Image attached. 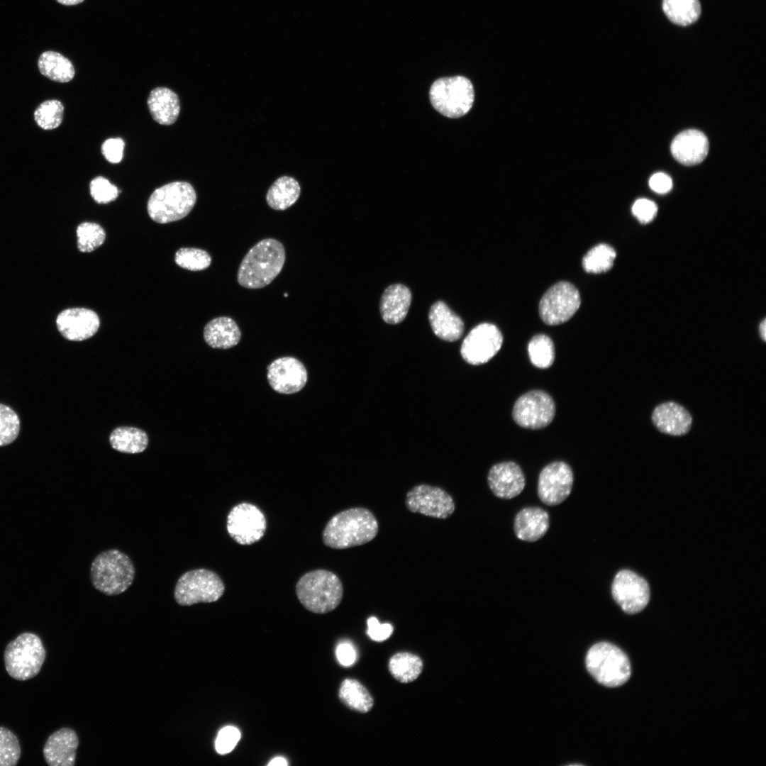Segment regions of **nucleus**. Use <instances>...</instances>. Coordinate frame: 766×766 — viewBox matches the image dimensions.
I'll return each mask as SVG.
<instances>
[{"instance_id": "1", "label": "nucleus", "mask_w": 766, "mask_h": 766, "mask_svg": "<svg viewBox=\"0 0 766 766\" xmlns=\"http://www.w3.org/2000/svg\"><path fill=\"white\" fill-rule=\"evenodd\" d=\"M379 526L367 509L355 507L333 516L323 531L324 544L333 549H345L369 543L377 535Z\"/></svg>"}, {"instance_id": "2", "label": "nucleus", "mask_w": 766, "mask_h": 766, "mask_svg": "<svg viewBox=\"0 0 766 766\" xmlns=\"http://www.w3.org/2000/svg\"><path fill=\"white\" fill-rule=\"evenodd\" d=\"M285 250L281 242L265 238L252 246L243 259L237 274L238 284L247 289H260L270 284L282 271Z\"/></svg>"}, {"instance_id": "3", "label": "nucleus", "mask_w": 766, "mask_h": 766, "mask_svg": "<svg viewBox=\"0 0 766 766\" xmlns=\"http://www.w3.org/2000/svg\"><path fill=\"white\" fill-rule=\"evenodd\" d=\"M300 603L309 611L326 614L340 603L343 587L339 577L326 570H315L304 574L296 584Z\"/></svg>"}, {"instance_id": "4", "label": "nucleus", "mask_w": 766, "mask_h": 766, "mask_svg": "<svg viewBox=\"0 0 766 766\" xmlns=\"http://www.w3.org/2000/svg\"><path fill=\"white\" fill-rule=\"evenodd\" d=\"M135 570L131 558L117 549L97 555L90 567L92 585L108 596L120 594L132 584Z\"/></svg>"}, {"instance_id": "5", "label": "nucleus", "mask_w": 766, "mask_h": 766, "mask_svg": "<svg viewBox=\"0 0 766 766\" xmlns=\"http://www.w3.org/2000/svg\"><path fill=\"white\" fill-rule=\"evenodd\" d=\"M196 201L192 185L187 182H173L156 189L148 201V212L152 220L167 223L184 218Z\"/></svg>"}, {"instance_id": "6", "label": "nucleus", "mask_w": 766, "mask_h": 766, "mask_svg": "<svg viewBox=\"0 0 766 766\" xmlns=\"http://www.w3.org/2000/svg\"><path fill=\"white\" fill-rule=\"evenodd\" d=\"M45 657L46 650L40 637L25 632L6 645L4 654L5 668L11 677L25 681L40 672Z\"/></svg>"}, {"instance_id": "7", "label": "nucleus", "mask_w": 766, "mask_h": 766, "mask_svg": "<svg viewBox=\"0 0 766 766\" xmlns=\"http://www.w3.org/2000/svg\"><path fill=\"white\" fill-rule=\"evenodd\" d=\"M585 663L589 674L606 687H619L631 676L627 655L610 643L600 642L592 646L587 653Z\"/></svg>"}, {"instance_id": "8", "label": "nucleus", "mask_w": 766, "mask_h": 766, "mask_svg": "<svg viewBox=\"0 0 766 766\" xmlns=\"http://www.w3.org/2000/svg\"><path fill=\"white\" fill-rule=\"evenodd\" d=\"M430 99L433 106L449 118H459L472 108L474 91L471 82L462 76L443 77L431 85Z\"/></svg>"}, {"instance_id": "9", "label": "nucleus", "mask_w": 766, "mask_h": 766, "mask_svg": "<svg viewBox=\"0 0 766 766\" xmlns=\"http://www.w3.org/2000/svg\"><path fill=\"white\" fill-rule=\"evenodd\" d=\"M225 591L221 577L207 569H195L186 572L177 580L174 597L181 606L198 603H211L218 600Z\"/></svg>"}, {"instance_id": "10", "label": "nucleus", "mask_w": 766, "mask_h": 766, "mask_svg": "<svg viewBox=\"0 0 766 766\" xmlns=\"http://www.w3.org/2000/svg\"><path fill=\"white\" fill-rule=\"evenodd\" d=\"M580 304L577 289L570 282H560L552 286L542 297L539 313L545 323L555 326L568 321Z\"/></svg>"}, {"instance_id": "11", "label": "nucleus", "mask_w": 766, "mask_h": 766, "mask_svg": "<svg viewBox=\"0 0 766 766\" xmlns=\"http://www.w3.org/2000/svg\"><path fill=\"white\" fill-rule=\"evenodd\" d=\"M555 415L553 399L542 390H532L516 401L512 411L514 421L521 427L540 429L548 426Z\"/></svg>"}, {"instance_id": "12", "label": "nucleus", "mask_w": 766, "mask_h": 766, "mask_svg": "<svg viewBox=\"0 0 766 766\" xmlns=\"http://www.w3.org/2000/svg\"><path fill=\"white\" fill-rule=\"evenodd\" d=\"M227 531L240 545H251L260 540L267 528V521L262 511L255 505L240 503L235 505L227 516Z\"/></svg>"}, {"instance_id": "13", "label": "nucleus", "mask_w": 766, "mask_h": 766, "mask_svg": "<svg viewBox=\"0 0 766 766\" xmlns=\"http://www.w3.org/2000/svg\"><path fill=\"white\" fill-rule=\"evenodd\" d=\"M502 343L503 335L495 325L480 323L473 328L462 341L460 354L470 365H482L496 355Z\"/></svg>"}, {"instance_id": "14", "label": "nucleus", "mask_w": 766, "mask_h": 766, "mask_svg": "<svg viewBox=\"0 0 766 766\" xmlns=\"http://www.w3.org/2000/svg\"><path fill=\"white\" fill-rule=\"evenodd\" d=\"M405 504L411 512L440 519L450 517L455 509L453 499L447 492L428 484H419L409 491Z\"/></svg>"}, {"instance_id": "15", "label": "nucleus", "mask_w": 766, "mask_h": 766, "mask_svg": "<svg viewBox=\"0 0 766 766\" xmlns=\"http://www.w3.org/2000/svg\"><path fill=\"white\" fill-rule=\"evenodd\" d=\"M611 594L622 610L630 614L641 611L650 599L648 582L629 570H622L616 573L611 585Z\"/></svg>"}, {"instance_id": "16", "label": "nucleus", "mask_w": 766, "mask_h": 766, "mask_svg": "<svg viewBox=\"0 0 766 766\" xmlns=\"http://www.w3.org/2000/svg\"><path fill=\"white\" fill-rule=\"evenodd\" d=\"M573 482V472L566 462H551L543 467L539 474L538 497L548 506L558 505L570 494Z\"/></svg>"}, {"instance_id": "17", "label": "nucleus", "mask_w": 766, "mask_h": 766, "mask_svg": "<svg viewBox=\"0 0 766 766\" xmlns=\"http://www.w3.org/2000/svg\"><path fill=\"white\" fill-rule=\"evenodd\" d=\"M267 377L275 392L291 394L305 386L308 375L305 366L294 357H282L272 362L267 367Z\"/></svg>"}, {"instance_id": "18", "label": "nucleus", "mask_w": 766, "mask_h": 766, "mask_svg": "<svg viewBox=\"0 0 766 766\" xmlns=\"http://www.w3.org/2000/svg\"><path fill=\"white\" fill-rule=\"evenodd\" d=\"M56 326L60 334L71 341H82L92 337L98 331L100 320L96 312L85 308H71L57 316Z\"/></svg>"}, {"instance_id": "19", "label": "nucleus", "mask_w": 766, "mask_h": 766, "mask_svg": "<svg viewBox=\"0 0 766 766\" xmlns=\"http://www.w3.org/2000/svg\"><path fill=\"white\" fill-rule=\"evenodd\" d=\"M651 421L659 432L677 437L687 434L693 423L688 409L673 401L657 404L652 411Z\"/></svg>"}, {"instance_id": "20", "label": "nucleus", "mask_w": 766, "mask_h": 766, "mask_svg": "<svg viewBox=\"0 0 766 766\" xmlns=\"http://www.w3.org/2000/svg\"><path fill=\"white\" fill-rule=\"evenodd\" d=\"M487 481L492 493L504 499L516 497L522 492L526 485L522 470L511 461L493 465L489 471Z\"/></svg>"}, {"instance_id": "21", "label": "nucleus", "mask_w": 766, "mask_h": 766, "mask_svg": "<svg viewBox=\"0 0 766 766\" xmlns=\"http://www.w3.org/2000/svg\"><path fill=\"white\" fill-rule=\"evenodd\" d=\"M79 745L75 731L62 728L47 739L43 750L44 759L50 766H73Z\"/></svg>"}, {"instance_id": "22", "label": "nucleus", "mask_w": 766, "mask_h": 766, "mask_svg": "<svg viewBox=\"0 0 766 766\" xmlns=\"http://www.w3.org/2000/svg\"><path fill=\"white\" fill-rule=\"evenodd\" d=\"M709 148V140L701 131L689 129L675 136L672 141L670 150L679 163L694 165L706 158Z\"/></svg>"}, {"instance_id": "23", "label": "nucleus", "mask_w": 766, "mask_h": 766, "mask_svg": "<svg viewBox=\"0 0 766 766\" xmlns=\"http://www.w3.org/2000/svg\"><path fill=\"white\" fill-rule=\"evenodd\" d=\"M549 526L548 512L540 507L531 506L523 508L516 515L514 530L518 539L535 542L545 535Z\"/></svg>"}, {"instance_id": "24", "label": "nucleus", "mask_w": 766, "mask_h": 766, "mask_svg": "<svg viewBox=\"0 0 766 766\" xmlns=\"http://www.w3.org/2000/svg\"><path fill=\"white\" fill-rule=\"evenodd\" d=\"M428 319L433 333L443 340L456 341L463 334V321L441 301L431 306Z\"/></svg>"}, {"instance_id": "25", "label": "nucleus", "mask_w": 766, "mask_h": 766, "mask_svg": "<svg viewBox=\"0 0 766 766\" xmlns=\"http://www.w3.org/2000/svg\"><path fill=\"white\" fill-rule=\"evenodd\" d=\"M411 302V293L401 284L389 286L382 295L380 313L383 320L389 324L403 321Z\"/></svg>"}, {"instance_id": "26", "label": "nucleus", "mask_w": 766, "mask_h": 766, "mask_svg": "<svg viewBox=\"0 0 766 766\" xmlns=\"http://www.w3.org/2000/svg\"><path fill=\"white\" fill-rule=\"evenodd\" d=\"M147 103L152 118L158 123L168 126L177 121L180 103L177 94L171 89L155 88L150 91Z\"/></svg>"}, {"instance_id": "27", "label": "nucleus", "mask_w": 766, "mask_h": 766, "mask_svg": "<svg viewBox=\"0 0 766 766\" xmlns=\"http://www.w3.org/2000/svg\"><path fill=\"white\" fill-rule=\"evenodd\" d=\"M204 338L213 348L229 349L240 342L241 332L233 318L220 316L212 319L205 326Z\"/></svg>"}, {"instance_id": "28", "label": "nucleus", "mask_w": 766, "mask_h": 766, "mask_svg": "<svg viewBox=\"0 0 766 766\" xmlns=\"http://www.w3.org/2000/svg\"><path fill=\"white\" fill-rule=\"evenodd\" d=\"M40 72L49 79L60 83L71 81L74 77V68L71 61L59 52H43L38 60Z\"/></svg>"}, {"instance_id": "29", "label": "nucleus", "mask_w": 766, "mask_h": 766, "mask_svg": "<svg viewBox=\"0 0 766 766\" xmlns=\"http://www.w3.org/2000/svg\"><path fill=\"white\" fill-rule=\"evenodd\" d=\"M301 187L293 177L282 176L278 178L267 192V204L274 210L283 211L292 206L299 199Z\"/></svg>"}, {"instance_id": "30", "label": "nucleus", "mask_w": 766, "mask_h": 766, "mask_svg": "<svg viewBox=\"0 0 766 766\" xmlns=\"http://www.w3.org/2000/svg\"><path fill=\"white\" fill-rule=\"evenodd\" d=\"M111 447L121 453L135 454L143 452L148 444L147 433L138 428L120 426L110 434Z\"/></svg>"}, {"instance_id": "31", "label": "nucleus", "mask_w": 766, "mask_h": 766, "mask_svg": "<svg viewBox=\"0 0 766 766\" xmlns=\"http://www.w3.org/2000/svg\"><path fill=\"white\" fill-rule=\"evenodd\" d=\"M338 696L350 709L367 713L374 706V699L367 689L355 679H345L340 684Z\"/></svg>"}, {"instance_id": "32", "label": "nucleus", "mask_w": 766, "mask_h": 766, "mask_svg": "<svg viewBox=\"0 0 766 766\" xmlns=\"http://www.w3.org/2000/svg\"><path fill=\"white\" fill-rule=\"evenodd\" d=\"M388 668L392 677L401 683H409L416 680L421 674L423 668V661L418 655L401 652L391 657Z\"/></svg>"}, {"instance_id": "33", "label": "nucleus", "mask_w": 766, "mask_h": 766, "mask_svg": "<svg viewBox=\"0 0 766 766\" xmlns=\"http://www.w3.org/2000/svg\"><path fill=\"white\" fill-rule=\"evenodd\" d=\"M662 9L670 21L682 26L696 21L701 11L699 0H663Z\"/></svg>"}, {"instance_id": "34", "label": "nucleus", "mask_w": 766, "mask_h": 766, "mask_svg": "<svg viewBox=\"0 0 766 766\" xmlns=\"http://www.w3.org/2000/svg\"><path fill=\"white\" fill-rule=\"evenodd\" d=\"M528 353L531 363L540 369L551 367L555 357L553 342L545 334L536 335L531 339Z\"/></svg>"}, {"instance_id": "35", "label": "nucleus", "mask_w": 766, "mask_h": 766, "mask_svg": "<svg viewBox=\"0 0 766 766\" xmlns=\"http://www.w3.org/2000/svg\"><path fill=\"white\" fill-rule=\"evenodd\" d=\"M616 256V251L612 247L604 243L599 244L584 256L582 265L587 272H605L612 267Z\"/></svg>"}, {"instance_id": "36", "label": "nucleus", "mask_w": 766, "mask_h": 766, "mask_svg": "<svg viewBox=\"0 0 766 766\" xmlns=\"http://www.w3.org/2000/svg\"><path fill=\"white\" fill-rule=\"evenodd\" d=\"M64 106L57 99H49L40 104L34 111V120L43 130L57 128L62 122Z\"/></svg>"}, {"instance_id": "37", "label": "nucleus", "mask_w": 766, "mask_h": 766, "mask_svg": "<svg viewBox=\"0 0 766 766\" xmlns=\"http://www.w3.org/2000/svg\"><path fill=\"white\" fill-rule=\"evenodd\" d=\"M77 248L82 252H90L101 246L106 238L104 228L99 224L84 222L77 228Z\"/></svg>"}, {"instance_id": "38", "label": "nucleus", "mask_w": 766, "mask_h": 766, "mask_svg": "<svg viewBox=\"0 0 766 766\" xmlns=\"http://www.w3.org/2000/svg\"><path fill=\"white\" fill-rule=\"evenodd\" d=\"M175 262L179 267L190 271H201L210 266L211 257L204 250L182 248L175 254Z\"/></svg>"}, {"instance_id": "39", "label": "nucleus", "mask_w": 766, "mask_h": 766, "mask_svg": "<svg viewBox=\"0 0 766 766\" xmlns=\"http://www.w3.org/2000/svg\"><path fill=\"white\" fill-rule=\"evenodd\" d=\"M21 755L19 740L15 733L0 726V766H15Z\"/></svg>"}, {"instance_id": "40", "label": "nucleus", "mask_w": 766, "mask_h": 766, "mask_svg": "<svg viewBox=\"0 0 766 766\" xmlns=\"http://www.w3.org/2000/svg\"><path fill=\"white\" fill-rule=\"evenodd\" d=\"M20 431V420L9 406L0 404V447L13 443Z\"/></svg>"}, {"instance_id": "41", "label": "nucleus", "mask_w": 766, "mask_h": 766, "mask_svg": "<svg viewBox=\"0 0 766 766\" xmlns=\"http://www.w3.org/2000/svg\"><path fill=\"white\" fill-rule=\"evenodd\" d=\"M89 188L91 196L98 204L109 203L118 196V188L101 176L91 181Z\"/></svg>"}, {"instance_id": "42", "label": "nucleus", "mask_w": 766, "mask_h": 766, "mask_svg": "<svg viewBox=\"0 0 766 766\" xmlns=\"http://www.w3.org/2000/svg\"><path fill=\"white\" fill-rule=\"evenodd\" d=\"M240 738L239 730L231 726L221 728L215 740V749L218 754L224 755L231 752Z\"/></svg>"}, {"instance_id": "43", "label": "nucleus", "mask_w": 766, "mask_h": 766, "mask_svg": "<svg viewBox=\"0 0 766 766\" xmlns=\"http://www.w3.org/2000/svg\"><path fill=\"white\" fill-rule=\"evenodd\" d=\"M657 212L656 204L647 199H639L632 206V213L643 224H646L655 217Z\"/></svg>"}, {"instance_id": "44", "label": "nucleus", "mask_w": 766, "mask_h": 766, "mask_svg": "<svg viewBox=\"0 0 766 766\" xmlns=\"http://www.w3.org/2000/svg\"><path fill=\"white\" fill-rule=\"evenodd\" d=\"M125 143L121 138H109L101 145V152L111 163H118L123 156Z\"/></svg>"}, {"instance_id": "45", "label": "nucleus", "mask_w": 766, "mask_h": 766, "mask_svg": "<svg viewBox=\"0 0 766 766\" xmlns=\"http://www.w3.org/2000/svg\"><path fill=\"white\" fill-rule=\"evenodd\" d=\"M368 636L374 641L382 642L389 638L393 633L390 623H381L376 617L371 616L367 621Z\"/></svg>"}, {"instance_id": "46", "label": "nucleus", "mask_w": 766, "mask_h": 766, "mask_svg": "<svg viewBox=\"0 0 766 766\" xmlns=\"http://www.w3.org/2000/svg\"><path fill=\"white\" fill-rule=\"evenodd\" d=\"M335 654L338 662L345 667L351 666L357 659L356 650L348 642L340 643L336 648Z\"/></svg>"}, {"instance_id": "47", "label": "nucleus", "mask_w": 766, "mask_h": 766, "mask_svg": "<svg viewBox=\"0 0 766 766\" xmlns=\"http://www.w3.org/2000/svg\"><path fill=\"white\" fill-rule=\"evenodd\" d=\"M650 188L659 194H665L671 190L672 182L671 178L663 172L654 174L649 180Z\"/></svg>"}, {"instance_id": "48", "label": "nucleus", "mask_w": 766, "mask_h": 766, "mask_svg": "<svg viewBox=\"0 0 766 766\" xmlns=\"http://www.w3.org/2000/svg\"><path fill=\"white\" fill-rule=\"evenodd\" d=\"M288 763L284 757H277L273 758L269 763L270 766H286Z\"/></svg>"}, {"instance_id": "49", "label": "nucleus", "mask_w": 766, "mask_h": 766, "mask_svg": "<svg viewBox=\"0 0 766 766\" xmlns=\"http://www.w3.org/2000/svg\"><path fill=\"white\" fill-rule=\"evenodd\" d=\"M759 333H760V338L765 342V340H766V321H765V319H763V321L760 324Z\"/></svg>"}, {"instance_id": "50", "label": "nucleus", "mask_w": 766, "mask_h": 766, "mask_svg": "<svg viewBox=\"0 0 766 766\" xmlns=\"http://www.w3.org/2000/svg\"><path fill=\"white\" fill-rule=\"evenodd\" d=\"M56 1L58 3H60L61 4H63V5H66V6L77 5V4H79L82 3V1H84V0H56Z\"/></svg>"}]
</instances>
